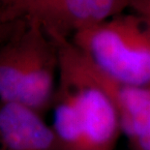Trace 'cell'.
I'll use <instances>...</instances> for the list:
<instances>
[{"label":"cell","instance_id":"cell-1","mask_svg":"<svg viewBox=\"0 0 150 150\" xmlns=\"http://www.w3.org/2000/svg\"><path fill=\"white\" fill-rule=\"evenodd\" d=\"M53 40L59 68L52 126L63 149L114 150L122 134L115 106L72 41Z\"/></svg>","mask_w":150,"mask_h":150},{"label":"cell","instance_id":"cell-2","mask_svg":"<svg viewBox=\"0 0 150 150\" xmlns=\"http://www.w3.org/2000/svg\"><path fill=\"white\" fill-rule=\"evenodd\" d=\"M70 40L105 76L150 89V21L146 18L123 12Z\"/></svg>","mask_w":150,"mask_h":150},{"label":"cell","instance_id":"cell-3","mask_svg":"<svg viewBox=\"0 0 150 150\" xmlns=\"http://www.w3.org/2000/svg\"><path fill=\"white\" fill-rule=\"evenodd\" d=\"M126 9L129 0H0L5 21L37 22L52 39H71Z\"/></svg>","mask_w":150,"mask_h":150},{"label":"cell","instance_id":"cell-4","mask_svg":"<svg viewBox=\"0 0 150 150\" xmlns=\"http://www.w3.org/2000/svg\"><path fill=\"white\" fill-rule=\"evenodd\" d=\"M0 144L3 150H64L43 114L20 103H0Z\"/></svg>","mask_w":150,"mask_h":150},{"label":"cell","instance_id":"cell-5","mask_svg":"<svg viewBox=\"0 0 150 150\" xmlns=\"http://www.w3.org/2000/svg\"><path fill=\"white\" fill-rule=\"evenodd\" d=\"M92 67L115 106L122 134L129 144L150 136V89L120 83Z\"/></svg>","mask_w":150,"mask_h":150},{"label":"cell","instance_id":"cell-6","mask_svg":"<svg viewBox=\"0 0 150 150\" xmlns=\"http://www.w3.org/2000/svg\"><path fill=\"white\" fill-rule=\"evenodd\" d=\"M32 33V23L21 21L11 36L0 46V103H18Z\"/></svg>","mask_w":150,"mask_h":150},{"label":"cell","instance_id":"cell-7","mask_svg":"<svg viewBox=\"0 0 150 150\" xmlns=\"http://www.w3.org/2000/svg\"><path fill=\"white\" fill-rule=\"evenodd\" d=\"M129 9L150 21V0H129Z\"/></svg>","mask_w":150,"mask_h":150},{"label":"cell","instance_id":"cell-8","mask_svg":"<svg viewBox=\"0 0 150 150\" xmlns=\"http://www.w3.org/2000/svg\"><path fill=\"white\" fill-rule=\"evenodd\" d=\"M21 21L9 22L6 21L2 16L0 15V46L11 36V34L14 32L16 27L18 26Z\"/></svg>","mask_w":150,"mask_h":150},{"label":"cell","instance_id":"cell-9","mask_svg":"<svg viewBox=\"0 0 150 150\" xmlns=\"http://www.w3.org/2000/svg\"><path fill=\"white\" fill-rule=\"evenodd\" d=\"M0 150H3V149H2V147H1V144H0Z\"/></svg>","mask_w":150,"mask_h":150}]
</instances>
